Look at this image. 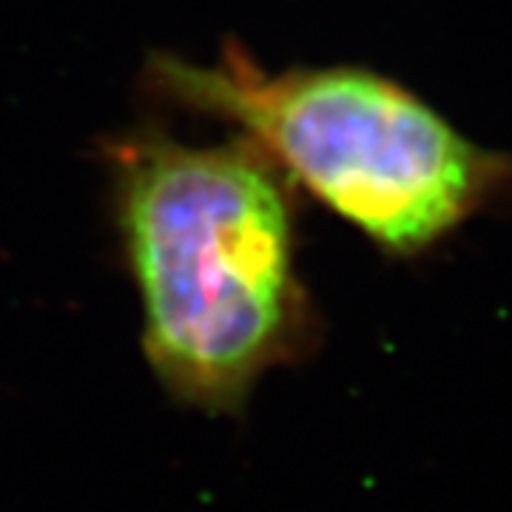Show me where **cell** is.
Wrapping results in <instances>:
<instances>
[{"label": "cell", "mask_w": 512, "mask_h": 512, "mask_svg": "<svg viewBox=\"0 0 512 512\" xmlns=\"http://www.w3.org/2000/svg\"><path fill=\"white\" fill-rule=\"evenodd\" d=\"M143 86L237 128L390 259H416L467 222L512 214V154L473 143L424 97L367 66L271 74L225 37L214 63L151 55Z\"/></svg>", "instance_id": "2"}, {"label": "cell", "mask_w": 512, "mask_h": 512, "mask_svg": "<svg viewBox=\"0 0 512 512\" xmlns=\"http://www.w3.org/2000/svg\"><path fill=\"white\" fill-rule=\"evenodd\" d=\"M106 157L148 365L177 402L237 413L316 336L296 185L242 134L191 146L146 128L111 140Z\"/></svg>", "instance_id": "1"}]
</instances>
